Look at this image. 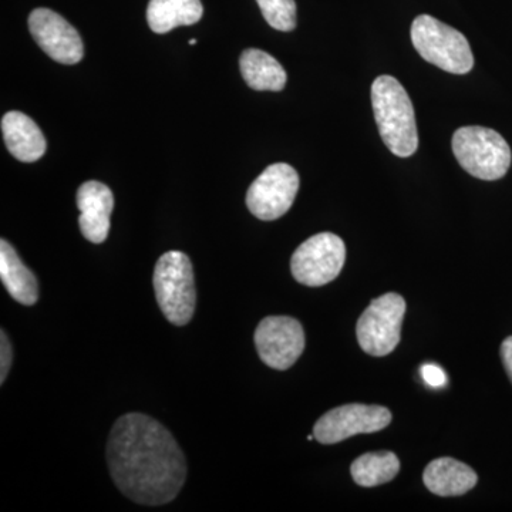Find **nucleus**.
Masks as SVG:
<instances>
[{"label": "nucleus", "instance_id": "nucleus-1", "mask_svg": "<svg viewBox=\"0 0 512 512\" xmlns=\"http://www.w3.org/2000/svg\"><path fill=\"white\" fill-rule=\"evenodd\" d=\"M114 484L137 504L171 503L187 480V460L173 434L153 417L128 413L114 423L107 443Z\"/></svg>", "mask_w": 512, "mask_h": 512}, {"label": "nucleus", "instance_id": "nucleus-2", "mask_svg": "<svg viewBox=\"0 0 512 512\" xmlns=\"http://www.w3.org/2000/svg\"><path fill=\"white\" fill-rule=\"evenodd\" d=\"M372 104L380 137L397 157H410L419 148L416 113L399 80L379 76L372 84Z\"/></svg>", "mask_w": 512, "mask_h": 512}, {"label": "nucleus", "instance_id": "nucleus-3", "mask_svg": "<svg viewBox=\"0 0 512 512\" xmlns=\"http://www.w3.org/2000/svg\"><path fill=\"white\" fill-rule=\"evenodd\" d=\"M153 286L165 319L175 326L188 325L197 306V289L190 258L180 251L161 255L154 269Z\"/></svg>", "mask_w": 512, "mask_h": 512}, {"label": "nucleus", "instance_id": "nucleus-4", "mask_svg": "<svg viewBox=\"0 0 512 512\" xmlns=\"http://www.w3.org/2000/svg\"><path fill=\"white\" fill-rule=\"evenodd\" d=\"M453 151L458 164L478 180H500L511 167L510 146L500 133L491 128H458L453 136Z\"/></svg>", "mask_w": 512, "mask_h": 512}, {"label": "nucleus", "instance_id": "nucleus-5", "mask_svg": "<svg viewBox=\"0 0 512 512\" xmlns=\"http://www.w3.org/2000/svg\"><path fill=\"white\" fill-rule=\"evenodd\" d=\"M410 35L417 53L444 72L467 74L473 69L474 56L466 36L446 23L421 15L414 19Z\"/></svg>", "mask_w": 512, "mask_h": 512}, {"label": "nucleus", "instance_id": "nucleus-6", "mask_svg": "<svg viewBox=\"0 0 512 512\" xmlns=\"http://www.w3.org/2000/svg\"><path fill=\"white\" fill-rule=\"evenodd\" d=\"M406 301L397 293H386L370 303L357 320L356 336L360 348L367 355H390L402 338V325L406 315Z\"/></svg>", "mask_w": 512, "mask_h": 512}, {"label": "nucleus", "instance_id": "nucleus-7", "mask_svg": "<svg viewBox=\"0 0 512 512\" xmlns=\"http://www.w3.org/2000/svg\"><path fill=\"white\" fill-rule=\"evenodd\" d=\"M346 261L343 239L332 232H322L306 239L293 252L291 271L299 284L318 288L338 278Z\"/></svg>", "mask_w": 512, "mask_h": 512}, {"label": "nucleus", "instance_id": "nucleus-8", "mask_svg": "<svg viewBox=\"0 0 512 512\" xmlns=\"http://www.w3.org/2000/svg\"><path fill=\"white\" fill-rule=\"evenodd\" d=\"M299 190V175L289 164L276 163L249 187L248 210L261 221H275L291 210Z\"/></svg>", "mask_w": 512, "mask_h": 512}, {"label": "nucleus", "instance_id": "nucleus-9", "mask_svg": "<svg viewBox=\"0 0 512 512\" xmlns=\"http://www.w3.org/2000/svg\"><path fill=\"white\" fill-rule=\"evenodd\" d=\"M390 423L392 413L386 407L345 404L323 414L313 427V436L320 444H336L356 434L376 433Z\"/></svg>", "mask_w": 512, "mask_h": 512}, {"label": "nucleus", "instance_id": "nucleus-10", "mask_svg": "<svg viewBox=\"0 0 512 512\" xmlns=\"http://www.w3.org/2000/svg\"><path fill=\"white\" fill-rule=\"evenodd\" d=\"M256 352L266 366L288 370L305 350V332L291 316H268L255 330Z\"/></svg>", "mask_w": 512, "mask_h": 512}, {"label": "nucleus", "instance_id": "nucleus-11", "mask_svg": "<svg viewBox=\"0 0 512 512\" xmlns=\"http://www.w3.org/2000/svg\"><path fill=\"white\" fill-rule=\"evenodd\" d=\"M29 30L40 49L55 62L76 64L83 59L82 37L59 13L45 8L33 10Z\"/></svg>", "mask_w": 512, "mask_h": 512}, {"label": "nucleus", "instance_id": "nucleus-12", "mask_svg": "<svg viewBox=\"0 0 512 512\" xmlns=\"http://www.w3.org/2000/svg\"><path fill=\"white\" fill-rule=\"evenodd\" d=\"M79 225L83 237L101 244L109 237L110 215L114 208L113 192L99 181H87L77 191Z\"/></svg>", "mask_w": 512, "mask_h": 512}, {"label": "nucleus", "instance_id": "nucleus-13", "mask_svg": "<svg viewBox=\"0 0 512 512\" xmlns=\"http://www.w3.org/2000/svg\"><path fill=\"white\" fill-rule=\"evenodd\" d=\"M6 147L22 163H35L46 153V140L39 126L20 111H9L2 119Z\"/></svg>", "mask_w": 512, "mask_h": 512}, {"label": "nucleus", "instance_id": "nucleus-14", "mask_svg": "<svg viewBox=\"0 0 512 512\" xmlns=\"http://www.w3.org/2000/svg\"><path fill=\"white\" fill-rule=\"evenodd\" d=\"M424 485L440 497H458L473 490L478 477L473 468L454 458L443 457L431 461L423 473Z\"/></svg>", "mask_w": 512, "mask_h": 512}, {"label": "nucleus", "instance_id": "nucleus-15", "mask_svg": "<svg viewBox=\"0 0 512 512\" xmlns=\"http://www.w3.org/2000/svg\"><path fill=\"white\" fill-rule=\"evenodd\" d=\"M0 279L16 302L33 306L39 301V282L36 275L23 264L18 252L6 239L0 241Z\"/></svg>", "mask_w": 512, "mask_h": 512}, {"label": "nucleus", "instance_id": "nucleus-16", "mask_svg": "<svg viewBox=\"0 0 512 512\" xmlns=\"http://www.w3.org/2000/svg\"><path fill=\"white\" fill-rule=\"evenodd\" d=\"M242 77L258 92H281L286 84V72L281 63L259 49H247L239 59Z\"/></svg>", "mask_w": 512, "mask_h": 512}, {"label": "nucleus", "instance_id": "nucleus-17", "mask_svg": "<svg viewBox=\"0 0 512 512\" xmlns=\"http://www.w3.org/2000/svg\"><path fill=\"white\" fill-rule=\"evenodd\" d=\"M204 13L201 0H150L147 22L158 35L171 32L178 26H191L200 22Z\"/></svg>", "mask_w": 512, "mask_h": 512}, {"label": "nucleus", "instance_id": "nucleus-18", "mask_svg": "<svg viewBox=\"0 0 512 512\" xmlns=\"http://www.w3.org/2000/svg\"><path fill=\"white\" fill-rule=\"evenodd\" d=\"M400 471L399 457L392 451L363 454L350 467L353 480L360 487H377L390 483Z\"/></svg>", "mask_w": 512, "mask_h": 512}, {"label": "nucleus", "instance_id": "nucleus-19", "mask_svg": "<svg viewBox=\"0 0 512 512\" xmlns=\"http://www.w3.org/2000/svg\"><path fill=\"white\" fill-rule=\"evenodd\" d=\"M268 25L281 32L296 28L295 0H256Z\"/></svg>", "mask_w": 512, "mask_h": 512}, {"label": "nucleus", "instance_id": "nucleus-20", "mask_svg": "<svg viewBox=\"0 0 512 512\" xmlns=\"http://www.w3.org/2000/svg\"><path fill=\"white\" fill-rule=\"evenodd\" d=\"M0 335H2L0 336V384H3L9 375L10 367H12L13 349L5 330L2 329Z\"/></svg>", "mask_w": 512, "mask_h": 512}, {"label": "nucleus", "instance_id": "nucleus-21", "mask_svg": "<svg viewBox=\"0 0 512 512\" xmlns=\"http://www.w3.org/2000/svg\"><path fill=\"white\" fill-rule=\"evenodd\" d=\"M421 376L424 382L431 387H443L447 382L446 373L443 372L441 367L436 365H424L421 367Z\"/></svg>", "mask_w": 512, "mask_h": 512}, {"label": "nucleus", "instance_id": "nucleus-22", "mask_svg": "<svg viewBox=\"0 0 512 512\" xmlns=\"http://www.w3.org/2000/svg\"><path fill=\"white\" fill-rule=\"evenodd\" d=\"M500 353L505 372H507L512 383V336H508V338L504 340L503 345H501Z\"/></svg>", "mask_w": 512, "mask_h": 512}, {"label": "nucleus", "instance_id": "nucleus-23", "mask_svg": "<svg viewBox=\"0 0 512 512\" xmlns=\"http://www.w3.org/2000/svg\"><path fill=\"white\" fill-rule=\"evenodd\" d=\"M195 43H197V40H195V39L190 40V45H195Z\"/></svg>", "mask_w": 512, "mask_h": 512}]
</instances>
